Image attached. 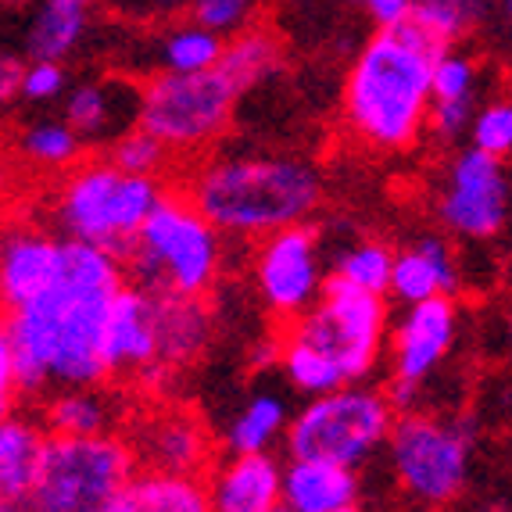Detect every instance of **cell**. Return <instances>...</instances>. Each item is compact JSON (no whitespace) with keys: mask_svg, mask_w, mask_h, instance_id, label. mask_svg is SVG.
Listing matches in <instances>:
<instances>
[{"mask_svg":"<svg viewBox=\"0 0 512 512\" xmlns=\"http://www.w3.org/2000/svg\"><path fill=\"white\" fill-rule=\"evenodd\" d=\"M69 4H79V8H94L97 0H69Z\"/></svg>","mask_w":512,"mask_h":512,"instance_id":"43","label":"cell"},{"mask_svg":"<svg viewBox=\"0 0 512 512\" xmlns=\"http://www.w3.org/2000/svg\"><path fill=\"white\" fill-rule=\"evenodd\" d=\"M18 512H47V509H36V505H22Z\"/></svg>","mask_w":512,"mask_h":512,"instance_id":"46","label":"cell"},{"mask_svg":"<svg viewBox=\"0 0 512 512\" xmlns=\"http://www.w3.org/2000/svg\"><path fill=\"white\" fill-rule=\"evenodd\" d=\"M333 512H366V509H362V505L355 502V505H344V509H333Z\"/></svg>","mask_w":512,"mask_h":512,"instance_id":"42","label":"cell"},{"mask_svg":"<svg viewBox=\"0 0 512 512\" xmlns=\"http://www.w3.org/2000/svg\"><path fill=\"white\" fill-rule=\"evenodd\" d=\"M509 341H512V312H509Z\"/></svg>","mask_w":512,"mask_h":512,"instance_id":"48","label":"cell"},{"mask_svg":"<svg viewBox=\"0 0 512 512\" xmlns=\"http://www.w3.org/2000/svg\"><path fill=\"white\" fill-rule=\"evenodd\" d=\"M444 43L405 18L373 33L355 54L344 79L341 119L362 147L402 154L427 133L430 69Z\"/></svg>","mask_w":512,"mask_h":512,"instance_id":"2","label":"cell"},{"mask_svg":"<svg viewBox=\"0 0 512 512\" xmlns=\"http://www.w3.org/2000/svg\"><path fill=\"white\" fill-rule=\"evenodd\" d=\"M455 287H459V255H455L448 237L423 233L419 240H412L409 248L394 251L391 291H387L391 301L416 305V301L455 294Z\"/></svg>","mask_w":512,"mask_h":512,"instance_id":"18","label":"cell"},{"mask_svg":"<svg viewBox=\"0 0 512 512\" xmlns=\"http://www.w3.org/2000/svg\"><path fill=\"white\" fill-rule=\"evenodd\" d=\"M90 22V8L69 0H43L26 36V54L33 61H65L79 47Z\"/></svg>","mask_w":512,"mask_h":512,"instance_id":"27","label":"cell"},{"mask_svg":"<svg viewBox=\"0 0 512 512\" xmlns=\"http://www.w3.org/2000/svg\"><path fill=\"white\" fill-rule=\"evenodd\" d=\"M205 480L215 512H276L283 505V462L273 452H226Z\"/></svg>","mask_w":512,"mask_h":512,"instance_id":"17","label":"cell"},{"mask_svg":"<svg viewBox=\"0 0 512 512\" xmlns=\"http://www.w3.org/2000/svg\"><path fill=\"white\" fill-rule=\"evenodd\" d=\"M251 15H255V0H190V22L212 29L222 40L251 26Z\"/></svg>","mask_w":512,"mask_h":512,"instance_id":"35","label":"cell"},{"mask_svg":"<svg viewBox=\"0 0 512 512\" xmlns=\"http://www.w3.org/2000/svg\"><path fill=\"white\" fill-rule=\"evenodd\" d=\"M47 441H51V434L43 427L40 412H11L0 423V487L8 491V498L18 509L33 498Z\"/></svg>","mask_w":512,"mask_h":512,"instance_id":"23","label":"cell"},{"mask_svg":"<svg viewBox=\"0 0 512 512\" xmlns=\"http://www.w3.org/2000/svg\"><path fill=\"white\" fill-rule=\"evenodd\" d=\"M40 419L51 437H94L119 427V402L104 384L51 387L40 398Z\"/></svg>","mask_w":512,"mask_h":512,"instance_id":"22","label":"cell"},{"mask_svg":"<svg viewBox=\"0 0 512 512\" xmlns=\"http://www.w3.org/2000/svg\"><path fill=\"white\" fill-rule=\"evenodd\" d=\"M212 341V312L205 298L158 294V362L151 376H169L201 359Z\"/></svg>","mask_w":512,"mask_h":512,"instance_id":"20","label":"cell"},{"mask_svg":"<svg viewBox=\"0 0 512 512\" xmlns=\"http://www.w3.org/2000/svg\"><path fill=\"white\" fill-rule=\"evenodd\" d=\"M226 240H255L308 222L326 194L323 172L298 154H208L183 183Z\"/></svg>","mask_w":512,"mask_h":512,"instance_id":"4","label":"cell"},{"mask_svg":"<svg viewBox=\"0 0 512 512\" xmlns=\"http://www.w3.org/2000/svg\"><path fill=\"white\" fill-rule=\"evenodd\" d=\"M376 29H391L412 15V0H359Z\"/></svg>","mask_w":512,"mask_h":512,"instance_id":"39","label":"cell"},{"mask_svg":"<svg viewBox=\"0 0 512 512\" xmlns=\"http://www.w3.org/2000/svg\"><path fill=\"white\" fill-rule=\"evenodd\" d=\"M240 86L215 65L208 72H154L140 86L137 126L172 158H205L233 126Z\"/></svg>","mask_w":512,"mask_h":512,"instance_id":"8","label":"cell"},{"mask_svg":"<svg viewBox=\"0 0 512 512\" xmlns=\"http://www.w3.org/2000/svg\"><path fill=\"white\" fill-rule=\"evenodd\" d=\"M108 162L119 165L129 176H165L172 165L169 147L158 137H151L144 126H129L115 140H108Z\"/></svg>","mask_w":512,"mask_h":512,"instance_id":"32","label":"cell"},{"mask_svg":"<svg viewBox=\"0 0 512 512\" xmlns=\"http://www.w3.org/2000/svg\"><path fill=\"white\" fill-rule=\"evenodd\" d=\"M434 215L448 237L495 240L512 219V180L502 158L462 147L448 158Z\"/></svg>","mask_w":512,"mask_h":512,"instance_id":"12","label":"cell"},{"mask_svg":"<svg viewBox=\"0 0 512 512\" xmlns=\"http://www.w3.org/2000/svg\"><path fill=\"white\" fill-rule=\"evenodd\" d=\"M140 470L126 434L51 437L29 505L47 512H104Z\"/></svg>","mask_w":512,"mask_h":512,"instance_id":"10","label":"cell"},{"mask_svg":"<svg viewBox=\"0 0 512 512\" xmlns=\"http://www.w3.org/2000/svg\"><path fill=\"white\" fill-rule=\"evenodd\" d=\"M487 0H412V22L427 29L444 47H459L484 22Z\"/></svg>","mask_w":512,"mask_h":512,"instance_id":"31","label":"cell"},{"mask_svg":"<svg viewBox=\"0 0 512 512\" xmlns=\"http://www.w3.org/2000/svg\"><path fill=\"white\" fill-rule=\"evenodd\" d=\"M470 147L491 154V158H512V97H495V101L480 104L470 122Z\"/></svg>","mask_w":512,"mask_h":512,"instance_id":"34","label":"cell"},{"mask_svg":"<svg viewBox=\"0 0 512 512\" xmlns=\"http://www.w3.org/2000/svg\"><path fill=\"white\" fill-rule=\"evenodd\" d=\"M69 94V76L61 61H29L22 69V90L18 97L29 104H51Z\"/></svg>","mask_w":512,"mask_h":512,"instance_id":"36","label":"cell"},{"mask_svg":"<svg viewBox=\"0 0 512 512\" xmlns=\"http://www.w3.org/2000/svg\"><path fill=\"white\" fill-rule=\"evenodd\" d=\"M391 298L326 276L323 298L276 337V369L305 398L362 384L384 362Z\"/></svg>","mask_w":512,"mask_h":512,"instance_id":"3","label":"cell"},{"mask_svg":"<svg viewBox=\"0 0 512 512\" xmlns=\"http://www.w3.org/2000/svg\"><path fill=\"white\" fill-rule=\"evenodd\" d=\"M326 265H330V276L359 287V291L387 294L391 291L394 248L380 237H359L326 251Z\"/></svg>","mask_w":512,"mask_h":512,"instance_id":"28","label":"cell"},{"mask_svg":"<svg viewBox=\"0 0 512 512\" xmlns=\"http://www.w3.org/2000/svg\"><path fill=\"white\" fill-rule=\"evenodd\" d=\"M362 495L359 470L323 459H291L283 466V509L333 512L355 505Z\"/></svg>","mask_w":512,"mask_h":512,"instance_id":"21","label":"cell"},{"mask_svg":"<svg viewBox=\"0 0 512 512\" xmlns=\"http://www.w3.org/2000/svg\"><path fill=\"white\" fill-rule=\"evenodd\" d=\"M219 69L240 86V94L251 86L273 79L283 69V40L269 26H244L222 40Z\"/></svg>","mask_w":512,"mask_h":512,"instance_id":"26","label":"cell"},{"mask_svg":"<svg viewBox=\"0 0 512 512\" xmlns=\"http://www.w3.org/2000/svg\"><path fill=\"white\" fill-rule=\"evenodd\" d=\"M248 262L258 301L283 326L301 319L323 298L330 265H326V240L312 222H298L255 240Z\"/></svg>","mask_w":512,"mask_h":512,"instance_id":"11","label":"cell"},{"mask_svg":"<svg viewBox=\"0 0 512 512\" xmlns=\"http://www.w3.org/2000/svg\"><path fill=\"white\" fill-rule=\"evenodd\" d=\"M455 341H459V305L452 294L402 305V316L394 319L387 333V366H391L387 394L394 409H416L427 380L455 351Z\"/></svg>","mask_w":512,"mask_h":512,"instance_id":"13","label":"cell"},{"mask_svg":"<svg viewBox=\"0 0 512 512\" xmlns=\"http://www.w3.org/2000/svg\"><path fill=\"white\" fill-rule=\"evenodd\" d=\"M502 8H505V15H509V22H512V0H502Z\"/></svg>","mask_w":512,"mask_h":512,"instance_id":"44","label":"cell"},{"mask_svg":"<svg viewBox=\"0 0 512 512\" xmlns=\"http://www.w3.org/2000/svg\"><path fill=\"white\" fill-rule=\"evenodd\" d=\"M222 58V36L212 29L183 22L158 40V72H208Z\"/></svg>","mask_w":512,"mask_h":512,"instance_id":"30","label":"cell"},{"mask_svg":"<svg viewBox=\"0 0 512 512\" xmlns=\"http://www.w3.org/2000/svg\"><path fill=\"white\" fill-rule=\"evenodd\" d=\"M26 394L18 387V373H15V351H11V337H8V323L0 316V423L18 412V402Z\"/></svg>","mask_w":512,"mask_h":512,"instance_id":"38","label":"cell"},{"mask_svg":"<svg viewBox=\"0 0 512 512\" xmlns=\"http://www.w3.org/2000/svg\"><path fill=\"white\" fill-rule=\"evenodd\" d=\"M108 380H151L158 362V294L137 283H122L108 305L104 323Z\"/></svg>","mask_w":512,"mask_h":512,"instance_id":"15","label":"cell"},{"mask_svg":"<svg viewBox=\"0 0 512 512\" xmlns=\"http://www.w3.org/2000/svg\"><path fill=\"white\" fill-rule=\"evenodd\" d=\"M126 437L133 444L140 470L205 477L215 462V437L208 434L201 416L180 405H154L140 412L129 423Z\"/></svg>","mask_w":512,"mask_h":512,"instance_id":"14","label":"cell"},{"mask_svg":"<svg viewBox=\"0 0 512 512\" xmlns=\"http://www.w3.org/2000/svg\"><path fill=\"white\" fill-rule=\"evenodd\" d=\"M480 61L462 47H444L430 69V101H477Z\"/></svg>","mask_w":512,"mask_h":512,"instance_id":"33","label":"cell"},{"mask_svg":"<svg viewBox=\"0 0 512 512\" xmlns=\"http://www.w3.org/2000/svg\"><path fill=\"white\" fill-rule=\"evenodd\" d=\"M104 512H215L208 480L190 473L137 470Z\"/></svg>","mask_w":512,"mask_h":512,"instance_id":"24","label":"cell"},{"mask_svg":"<svg viewBox=\"0 0 512 512\" xmlns=\"http://www.w3.org/2000/svg\"><path fill=\"white\" fill-rule=\"evenodd\" d=\"M165 190V176H129L108 162V154H97L76 162L61 176L51 201V219L61 237L126 258Z\"/></svg>","mask_w":512,"mask_h":512,"instance_id":"6","label":"cell"},{"mask_svg":"<svg viewBox=\"0 0 512 512\" xmlns=\"http://www.w3.org/2000/svg\"><path fill=\"white\" fill-rule=\"evenodd\" d=\"M394 419L398 409L384 387H369L366 380L344 384L305 398V405L291 416L283 448L291 459H323L362 470L387 444Z\"/></svg>","mask_w":512,"mask_h":512,"instance_id":"7","label":"cell"},{"mask_svg":"<svg viewBox=\"0 0 512 512\" xmlns=\"http://www.w3.org/2000/svg\"><path fill=\"white\" fill-rule=\"evenodd\" d=\"M69 237L22 222L4 230V255H0V308L15 312L40 294H47L65 273Z\"/></svg>","mask_w":512,"mask_h":512,"instance_id":"16","label":"cell"},{"mask_svg":"<svg viewBox=\"0 0 512 512\" xmlns=\"http://www.w3.org/2000/svg\"><path fill=\"white\" fill-rule=\"evenodd\" d=\"M140 111V90H126L119 83H101V79H86L76 83L65 94V111L61 119L76 129L79 137L90 144H108L129 126H137Z\"/></svg>","mask_w":512,"mask_h":512,"instance_id":"19","label":"cell"},{"mask_svg":"<svg viewBox=\"0 0 512 512\" xmlns=\"http://www.w3.org/2000/svg\"><path fill=\"white\" fill-rule=\"evenodd\" d=\"M0 255H4V230H0Z\"/></svg>","mask_w":512,"mask_h":512,"instance_id":"47","label":"cell"},{"mask_svg":"<svg viewBox=\"0 0 512 512\" xmlns=\"http://www.w3.org/2000/svg\"><path fill=\"white\" fill-rule=\"evenodd\" d=\"M473 111H477V101H430V137L441 140V144H455L459 137L470 133Z\"/></svg>","mask_w":512,"mask_h":512,"instance_id":"37","label":"cell"},{"mask_svg":"<svg viewBox=\"0 0 512 512\" xmlns=\"http://www.w3.org/2000/svg\"><path fill=\"white\" fill-rule=\"evenodd\" d=\"M126 265L83 240H69L65 273L51 291L29 305L4 312L18 387L26 398H43L51 387H86L108 380L104 323Z\"/></svg>","mask_w":512,"mask_h":512,"instance_id":"1","label":"cell"},{"mask_svg":"<svg viewBox=\"0 0 512 512\" xmlns=\"http://www.w3.org/2000/svg\"><path fill=\"white\" fill-rule=\"evenodd\" d=\"M276 512H287V509H283V505H280V509H276Z\"/></svg>","mask_w":512,"mask_h":512,"instance_id":"49","label":"cell"},{"mask_svg":"<svg viewBox=\"0 0 512 512\" xmlns=\"http://www.w3.org/2000/svg\"><path fill=\"white\" fill-rule=\"evenodd\" d=\"M4 187H8V172L0 169V190H4Z\"/></svg>","mask_w":512,"mask_h":512,"instance_id":"45","label":"cell"},{"mask_svg":"<svg viewBox=\"0 0 512 512\" xmlns=\"http://www.w3.org/2000/svg\"><path fill=\"white\" fill-rule=\"evenodd\" d=\"M291 405L273 387H258L244 398L233 419L222 427V448L226 452H273L291 427Z\"/></svg>","mask_w":512,"mask_h":512,"instance_id":"25","label":"cell"},{"mask_svg":"<svg viewBox=\"0 0 512 512\" xmlns=\"http://www.w3.org/2000/svg\"><path fill=\"white\" fill-rule=\"evenodd\" d=\"M22 69L26 65L15 54H0V111L8 108L18 97V90H22Z\"/></svg>","mask_w":512,"mask_h":512,"instance_id":"40","label":"cell"},{"mask_svg":"<svg viewBox=\"0 0 512 512\" xmlns=\"http://www.w3.org/2000/svg\"><path fill=\"white\" fill-rule=\"evenodd\" d=\"M86 140L65 119H43L22 129L18 137V154L33 162L36 169L69 172L76 162H83Z\"/></svg>","mask_w":512,"mask_h":512,"instance_id":"29","label":"cell"},{"mask_svg":"<svg viewBox=\"0 0 512 512\" xmlns=\"http://www.w3.org/2000/svg\"><path fill=\"white\" fill-rule=\"evenodd\" d=\"M126 280L151 294L208 298L226 269V237L183 187H169L122 258Z\"/></svg>","mask_w":512,"mask_h":512,"instance_id":"5","label":"cell"},{"mask_svg":"<svg viewBox=\"0 0 512 512\" xmlns=\"http://www.w3.org/2000/svg\"><path fill=\"white\" fill-rule=\"evenodd\" d=\"M0 512H18V505L11 502L8 491H4V487H0Z\"/></svg>","mask_w":512,"mask_h":512,"instance_id":"41","label":"cell"},{"mask_svg":"<svg viewBox=\"0 0 512 512\" xmlns=\"http://www.w3.org/2000/svg\"><path fill=\"white\" fill-rule=\"evenodd\" d=\"M384 448L398 491L423 509L452 505L470 480L473 430L452 416L427 409L398 412Z\"/></svg>","mask_w":512,"mask_h":512,"instance_id":"9","label":"cell"}]
</instances>
